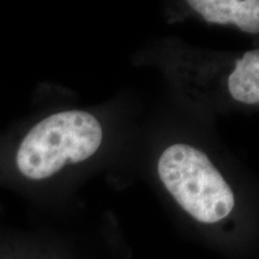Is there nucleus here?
<instances>
[{
	"label": "nucleus",
	"mask_w": 259,
	"mask_h": 259,
	"mask_svg": "<svg viewBox=\"0 0 259 259\" xmlns=\"http://www.w3.org/2000/svg\"><path fill=\"white\" fill-rule=\"evenodd\" d=\"M158 177L186 213L203 225H216L231 215L234 193L209 157L187 144H173L161 155Z\"/></svg>",
	"instance_id": "nucleus-2"
},
{
	"label": "nucleus",
	"mask_w": 259,
	"mask_h": 259,
	"mask_svg": "<svg viewBox=\"0 0 259 259\" xmlns=\"http://www.w3.org/2000/svg\"><path fill=\"white\" fill-rule=\"evenodd\" d=\"M102 139V126L90 113H54L22 139L16 151V167L29 180H45L67 164L88 160L101 147Z\"/></svg>",
	"instance_id": "nucleus-1"
},
{
	"label": "nucleus",
	"mask_w": 259,
	"mask_h": 259,
	"mask_svg": "<svg viewBox=\"0 0 259 259\" xmlns=\"http://www.w3.org/2000/svg\"><path fill=\"white\" fill-rule=\"evenodd\" d=\"M228 90L235 101L259 103V50L246 52L229 74Z\"/></svg>",
	"instance_id": "nucleus-4"
},
{
	"label": "nucleus",
	"mask_w": 259,
	"mask_h": 259,
	"mask_svg": "<svg viewBox=\"0 0 259 259\" xmlns=\"http://www.w3.org/2000/svg\"><path fill=\"white\" fill-rule=\"evenodd\" d=\"M206 22L234 24L247 34H259V0H190Z\"/></svg>",
	"instance_id": "nucleus-3"
}]
</instances>
